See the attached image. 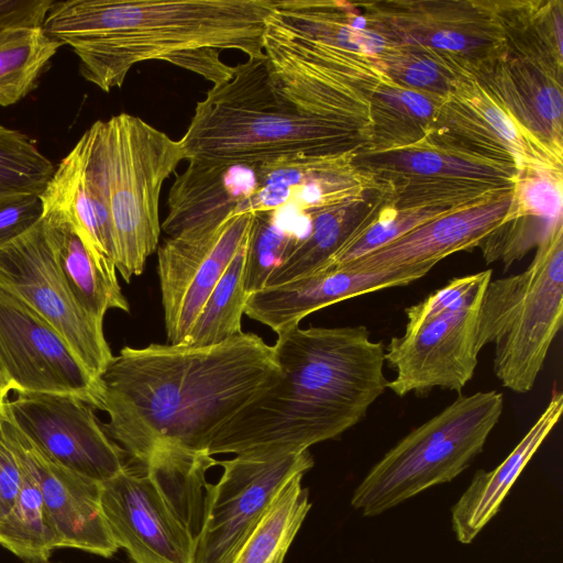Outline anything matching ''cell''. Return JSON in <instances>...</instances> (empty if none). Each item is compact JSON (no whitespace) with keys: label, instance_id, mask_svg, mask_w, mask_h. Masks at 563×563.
Here are the masks:
<instances>
[{"label":"cell","instance_id":"cell-15","mask_svg":"<svg viewBox=\"0 0 563 563\" xmlns=\"http://www.w3.org/2000/svg\"><path fill=\"white\" fill-rule=\"evenodd\" d=\"M358 5L375 30L394 44L451 53L473 71L505 46L494 1L393 0Z\"/></svg>","mask_w":563,"mask_h":563},{"label":"cell","instance_id":"cell-7","mask_svg":"<svg viewBox=\"0 0 563 563\" xmlns=\"http://www.w3.org/2000/svg\"><path fill=\"white\" fill-rule=\"evenodd\" d=\"M503 408L504 396L496 390L460 395L371 467L354 489L351 506L363 517H375L453 481L483 452Z\"/></svg>","mask_w":563,"mask_h":563},{"label":"cell","instance_id":"cell-33","mask_svg":"<svg viewBox=\"0 0 563 563\" xmlns=\"http://www.w3.org/2000/svg\"><path fill=\"white\" fill-rule=\"evenodd\" d=\"M21 470L19 495L10 511L0 520V545L24 562L44 563L59 549V539L35 481Z\"/></svg>","mask_w":563,"mask_h":563},{"label":"cell","instance_id":"cell-19","mask_svg":"<svg viewBox=\"0 0 563 563\" xmlns=\"http://www.w3.org/2000/svg\"><path fill=\"white\" fill-rule=\"evenodd\" d=\"M43 210L65 216L101 267L117 276L111 219L95 122L55 168L41 195Z\"/></svg>","mask_w":563,"mask_h":563},{"label":"cell","instance_id":"cell-3","mask_svg":"<svg viewBox=\"0 0 563 563\" xmlns=\"http://www.w3.org/2000/svg\"><path fill=\"white\" fill-rule=\"evenodd\" d=\"M275 0L53 1L42 24L79 59L80 75L104 92L142 62L163 60L197 74L211 48L264 56Z\"/></svg>","mask_w":563,"mask_h":563},{"label":"cell","instance_id":"cell-23","mask_svg":"<svg viewBox=\"0 0 563 563\" xmlns=\"http://www.w3.org/2000/svg\"><path fill=\"white\" fill-rule=\"evenodd\" d=\"M353 165L376 179L429 181H483L515 185L518 170L512 165L462 150L428 133L408 146L374 151L362 148Z\"/></svg>","mask_w":563,"mask_h":563},{"label":"cell","instance_id":"cell-20","mask_svg":"<svg viewBox=\"0 0 563 563\" xmlns=\"http://www.w3.org/2000/svg\"><path fill=\"white\" fill-rule=\"evenodd\" d=\"M432 265L380 269H329L250 295L244 313L279 333L310 313L343 300L422 278Z\"/></svg>","mask_w":563,"mask_h":563},{"label":"cell","instance_id":"cell-14","mask_svg":"<svg viewBox=\"0 0 563 563\" xmlns=\"http://www.w3.org/2000/svg\"><path fill=\"white\" fill-rule=\"evenodd\" d=\"M485 286L456 307L412 328L385 346V363L395 372L387 388L399 397L434 388L461 391L474 376L478 303Z\"/></svg>","mask_w":563,"mask_h":563},{"label":"cell","instance_id":"cell-21","mask_svg":"<svg viewBox=\"0 0 563 563\" xmlns=\"http://www.w3.org/2000/svg\"><path fill=\"white\" fill-rule=\"evenodd\" d=\"M512 205L514 188L490 199L430 220L378 250L339 268L380 269L416 265L435 266L453 253L479 247L488 235L507 221Z\"/></svg>","mask_w":563,"mask_h":563},{"label":"cell","instance_id":"cell-30","mask_svg":"<svg viewBox=\"0 0 563 563\" xmlns=\"http://www.w3.org/2000/svg\"><path fill=\"white\" fill-rule=\"evenodd\" d=\"M305 474L292 476L277 493L231 563H283L312 504L302 486Z\"/></svg>","mask_w":563,"mask_h":563},{"label":"cell","instance_id":"cell-10","mask_svg":"<svg viewBox=\"0 0 563 563\" xmlns=\"http://www.w3.org/2000/svg\"><path fill=\"white\" fill-rule=\"evenodd\" d=\"M0 287L53 325L98 382L113 357L103 322L90 317L71 295L54 261L42 220L0 245Z\"/></svg>","mask_w":563,"mask_h":563},{"label":"cell","instance_id":"cell-6","mask_svg":"<svg viewBox=\"0 0 563 563\" xmlns=\"http://www.w3.org/2000/svg\"><path fill=\"white\" fill-rule=\"evenodd\" d=\"M563 319V221L537 246L521 273L492 279L477 310L476 347L494 344L493 371L501 386L530 391Z\"/></svg>","mask_w":563,"mask_h":563},{"label":"cell","instance_id":"cell-8","mask_svg":"<svg viewBox=\"0 0 563 563\" xmlns=\"http://www.w3.org/2000/svg\"><path fill=\"white\" fill-rule=\"evenodd\" d=\"M96 122L115 267L129 283L157 250L161 191L184 153L179 141L139 117L120 113Z\"/></svg>","mask_w":563,"mask_h":563},{"label":"cell","instance_id":"cell-5","mask_svg":"<svg viewBox=\"0 0 563 563\" xmlns=\"http://www.w3.org/2000/svg\"><path fill=\"white\" fill-rule=\"evenodd\" d=\"M207 452H155L143 471L125 465L101 483V506L131 563H194L205 505Z\"/></svg>","mask_w":563,"mask_h":563},{"label":"cell","instance_id":"cell-40","mask_svg":"<svg viewBox=\"0 0 563 563\" xmlns=\"http://www.w3.org/2000/svg\"><path fill=\"white\" fill-rule=\"evenodd\" d=\"M52 3V0H0V30L42 26Z\"/></svg>","mask_w":563,"mask_h":563},{"label":"cell","instance_id":"cell-12","mask_svg":"<svg viewBox=\"0 0 563 563\" xmlns=\"http://www.w3.org/2000/svg\"><path fill=\"white\" fill-rule=\"evenodd\" d=\"M0 375L10 391L71 394L100 408L98 382L62 334L2 287Z\"/></svg>","mask_w":563,"mask_h":563},{"label":"cell","instance_id":"cell-31","mask_svg":"<svg viewBox=\"0 0 563 563\" xmlns=\"http://www.w3.org/2000/svg\"><path fill=\"white\" fill-rule=\"evenodd\" d=\"M374 60L398 85L444 98L464 79L474 76L464 59L428 46L396 44Z\"/></svg>","mask_w":563,"mask_h":563},{"label":"cell","instance_id":"cell-9","mask_svg":"<svg viewBox=\"0 0 563 563\" xmlns=\"http://www.w3.org/2000/svg\"><path fill=\"white\" fill-rule=\"evenodd\" d=\"M314 462L309 450L276 455H235L218 461L216 484L206 483L201 528L194 563H231L280 488Z\"/></svg>","mask_w":563,"mask_h":563},{"label":"cell","instance_id":"cell-39","mask_svg":"<svg viewBox=\"0 0 563 563\" xmlns=\"http://www.w3.org/2000/svg\"><path fill=\"white\" fill-rule=\"evenodd\" d=\"M43 216V202L37 195H14L0 198V245L21 236Z\"/></svg>","mask_w":563,"mask_h":563},{"label":"cell","instance_id":"cell-18","mask_svg":"<svg viewBox=\"0 0 563 563\" xmlns=\"http://www.w3.org/2000/svg\"><path fill=\"white\" fill-rule=\"evenodd\" d=\"M355 153L288 155L252 166L254 188L232 216L287 207L308 214L369 194L382 185L353 165Z\"/></svg>","mask_w":563,"mask_h":563},{"label":"cell","instance_id":"cell-42","mask_svg":"<svg viewBox=\"0 0 563 563\" xmlns=\"http://www.w3.org/2000/svg\"><path fill=\"white\" fill-rule=\"evenodd\" d=\"M10 389L8 388L5 382L0 375V400L7 398L9 396Z\"/></svg>","mask_w":563,"mask_h":563},{"label":"cell","instance_id":"cell-2","mask_svg":"<svg viewBox=\"0 0 563 563\" xmlns=\"http://www.w3.org/2000/svg\"><path fill=\"white\" fill-rule=\"evenodd\" d=\"M278 378L214 434L208 454L300 453L362 421L387 388L385 345L365 325L277 333Z\"/></svg>","mask_w":563,"mask_h":563},{"label":"cell","instance_id":"cell-27","mask_svg":"<svg viewBox=\"0 0 563 563\" xmlns=\"http://www.w3.org/2000/svg\"><path fill=\"white\" fill-rule=\"evenodd\" d=\"M41 220L56 266L80 307L100 322L109 309L129 312L118 277L101 267L75 225L53 210H43Z\"/></svg>","mask_w":563,"mask_h":563},{"label":"cell","instance_id":"cell-34","mask_svg":"<svg viewBox=\"0 0 563 563\" xmlns=\"http://www.w3.org/2000/svg\"><path fill=\"white\" fill-rule=\"evenodd\" d=\"M246 243L247 239L210 292L184 344L210 346L243 333L242 316L249 297L243 286Z\"/></svg>","mask_w":563,"mask_h":563},{"label":"cell","instance_id":"cell-4","mask_svg":"<svg viewBox=\"0 0 563 563\" xmlns=\"http://www.w3.org/2000/svg\"><path fill=\"white\" fill-rule=\"evenodd\" d=\"M178 141L185 161L252 167L288 155L357 152L368 145L369 136L280 104L264 55L235 65L229 80L213 85L197 102Z\"/></svg>","mask_w":563,"mask_h":563},{"label":"cell","instance_id":"cell-22","mask_svg":"<svg viewBox=\"0 0 563 563\" xmlns=\"http://www.w3.org/2000/svg\"><path fill=\"white\" fill-rule=\"evenodd\" d=\"M473 74L520 123L563 156L562 73L504 46Z\"/></svg>","mask_w":563,"mask_h":563},{"label":"cell","instance_id":"cell-28","mask_svg":"<svg viewBox=\"0 0 563 563\" xmlns=\"http://www.w3.org/2000/svg\"><path fill=\"white\" fill-rule=\"evenodd\" d=\"M272 18L307 38L367 57L396 45L375 30L358 2L275 0Z\"/></svg>","mask_w":563,"mask_h":563},{"label":"cell","instance_id":"cell-24","mask_svg":"<svg viewBox=\"0 0 563 563\" xmlns=\"http://www.w3.org/2000/svg\"><path fill=\"white\" fill-rule=\"evenodd\" d=\"M563 394L553 389L543 412L509 455L492 471L478 470L465 492L451 508L456 540L470 544L500 510L501 504L523 468L558 423Z\"/></svg>","mask_w":563,"mask_h":563},{"label":"cell","instance_id":"cell-25","mask_svg":"<svg viewBox=\"0 0 563 563\" xmlns=\"http://www.w3.org/2000/svg\"><path fill=\"white\" fill-rule=\"evenodd\" d=\"M386 198L382 185L361 198L308 213L309 230L273 271L265 288L325 271L333 257L371 222Z\"/></svg>","mask_w":563,"mask_h":563},{"label":"cell","instance_id":"cell-26","mask_svg":"<svg viewBox=\"0 0 563 563\" xmlns=\"http://www.w3.org/2000/svg\"><path fill=\"white\" fill-rule=\"evenodd\" d=\"M188 163L169 189L167 216L161 223L168 236L222 222L254 188V184H232L235 166L198 159Z\"/></svg>","mask_w":563,"mask_h":563},{"label":"cell","instance_id":"cell-29","mask_svg":"<svg viewBox=\"0 0 563 563\" xmlns=\"http://www.w3.org/2000/svg\"><path fill=\"white\" fill-rule=\"evenodd\" d=\"M444 100L402 87L384 73L368 98L372 130L364 148L393 150L420 141L433 129Z\"/></svg>","mask_w":563,"mask_h":563},{"label":"cell","instance_id":"cell-43","mask_svg":"<svg viewBox=\"0 0 563 563\" xmlns=\"http://www.w3.org/2000/svg\"><path fill=\"white\" fill-rule=\"evenodd\" d=\"M44 563H48V562H44Z\"/></svg>","mask_w":563,"mask_h":563},{"label":"cell","instance_id":"cell-16","mask_svg":"<svg viewBox=\"0 0 563 563\" xmlns=\"http://www.w3.org/2000/svg\"><path fill=\"white\" fill-rule=\"evenodd\" d=\"M429 133L517 170L563 167V156L520 123L475 76L464 79L445 98Z\"/></svg>","mask_w":563,"mask_h":563},{"label":"cell","instance_id":"cell-37","mask_svg":"<svg viewBox=\"0 0 563 563\" xmlns=\"http://www.w3.org/2000/svg\"><path fill=\"white\" fill-rule=\"evenodd\" d=\"M55 167L33 141L19 131L0 125V198L41 196Z\"/></svg>","mask_w":563,"mask_h":563},{"label":"cell","instance_id":"cell-44","mask_svg":"<svg viewBox=\"0 0 563 563\" xmlns=\"http://www.w3.org/2000/svg\"><path fill=\"white\" fill-rule=\"evenodd\" d=\"M3 400V399H2ZM1 401V400H0Z\"/></svg>","mask_w":563,"mask_h":563},{"label":"cell","instance_id":"cell-41","mask_svg":"<svg viewBox=\"0 0 563 563\" xmlns=\"http://www.w3.org/2000/svg\"><path fill=\"white\" fill-rule=\"evenodd\" d=\"M21 483V466L11 449L0 437V520L14 505Z\"/></svg>","mask_w":563,"mask_h":563},{"label":"cell","instance_id":"cell-32","mask_svg":"<svg viewBox=\"0 0 563 563\" xmlns=\"http://www.w3.org/2000/svg\"><path fill=\"white\" fill-rule=\"evenodd\" d=\"M60 46L42 26L0 30V106L24 98Z\"/></svg>","mask_w":563,"mask_h":563},{"label":"cell","instance_id":"cell-13","mask_svg":"<svg viewBox=\"0 0 563 563\" xmlns=\"http://www.w3.org/2000/svg\"><path fill=\"white\" fill-rule=\"evenodd\" d=\"M2 405L18 429L48 459L102 483L126 454L104 431L95 408L71 394L14 393Z\"/></svg>","mask_w":563,"mask_h":563},{"label":"cell","instance_id":"cell-38","mask_svg":"<svg viewBox=\"0 0 563 563\" xmlns=\"http://www.w3.org/2000/svg\"><path fill=\"white\" fill-rule=\"evenodd\" d=\"M492 269L451 279L445 286L429 295L422 301L406 309L405 328L418 325L441 314L464 301L470 295L487 285Z\"/></svg>","mask_w":563,"mask_h":563},{"label":"cell","instance_id":"cell-1","mask_svg":"<svg viewBox=\"0 0 563 563\" xmlns=\"http://www.w3.org/2000/svg\"><path fill=\"white\" fill-rule=\"evenodd\" d=\"M278 376L273 345L251 332L210 346H124L98 378L99 410L109 417L102 427L142 465L162 450L207 452Z\"/></svg>","mask_w":563,"mask_h":563},{"label":"cell","instance_id":"cell-17","mask_svg":"<svg viewBox=\"0 0 563 563\" xmlns=\"http://www.w3.org/2000/svg\"><path fill=\"white\" fill-rule=\"evenodd\" d=\"M0 437L35 481L60 548L111 558L119 550L101 506V483L44 455L11 421L0 401Z\"/></svg>","mask_w":563,"mask_h":563},{"label":"cell","instance_id":"cell-11","mask_svg":"<svg viewBox=\"0 0 563 563\" xmlns=\"http://www.w3.org/2000/svg\"><path fill=\"white\" fill-rule=\"evenodd\" d=\"M254 214L168 236L157 247L164 322L168 344H184L210 292L247 239Z\"/></svg>","mask_w":563,"mask_h":563},{"label":"cell","instance_id":"cell-35","mask_svg":"<svg viewBox=\"0 0 563 563\" xmlns=\"http://www.w3.org/2000/svg\"><path fill=\"white\" fill-rule=\"evenodd\" d=\"M466 206L471 205L396 207L387 197L371 222L333 257L325 271L342 267L430 220Z\"/></svg>","mask_w":563,"mask_h":563},{"label":"cell","instance_id":"cell-36","mask_svg":"<svg viewBox=\"0 0 563 563\" xmlns=\"http://www.w3.org/2000/svg\"><path fill=\"white\" fill-rule=\"evenodd\" d=\"M301 238L303 235L284 223L280 209L254 214L243 274L247 296L265 288L269 275Z\"/></svg>","mask_w":563,"mask_h":563}]
</instances>
